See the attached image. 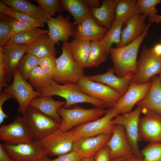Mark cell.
Instances as JSON below:
<instances>
[{"mask_svg": "<svg viewBox=\"0 0 161 161\" xmlns=\"http://www.w3.org/2000/svg\"><path fill=\"white\" fill-rule=\"evenodd\" d=\"M106 111L104 109L97 108L86 109L80 107L71 109L60 107L58 111L62 119L59 129L64 131L70 130L76 126L100 118Z\"/></svg>", "mask_w": 161, "mask_h": 161, "instance_id": "277c9868", "label": "cell"}, {"mask_svg": "<svg viewBox=\"0 0 161 161\" xmlns=\"http://www.w3.org/2000/svg\"><path fill=\"white\" fill-rule=\"evenodd\" d=\"M56 59L53 56L44 57L39 59L38 63V66L52 79L55 71Z\"/></svg>", "mask_w": 161, "mask_h": 161, "instance_id": "ab89813d", "label": "cell"}, {"mask_svg": "<svg viewBox=\"0 0 161 161\" xmlns=\"http://www.w3.org/2000/svg\"><path fill=\"white\" fill-rule=\"evenodd\" d=\"M74 140L72 130L64 131L59 129L38 142L47 156L58 157L72 151Z\"/></svg>", "mask_w": 161, "mask_h": 161, "instance_id": "9c48e42d", "label": "cell"}, {"mask_svg": "<svg viewBox=\"0 0 161 161\" xmlns=\"http://www.w3.org/2000/svg\"><path fill=\"white\" fill-rule=\"evenodd\" d=\"M110 149L106 145L94 156L93 161H110Z\"/></svg>", "mask_w": 161, "mask_h": 161, "instance_id": "f6af8a7d", "label": "cell"}, {"mask_svg": "<svg viewBox=\"0 0 161 161\" xmlns=\"http://www.w3.org/2000/svg\"><path fill=\"white\" fill-rule=\"evenodd\" d=\"M13 98V97L11 94L7 93L3 91L1 92L0 93V124H1L4 121L5 118L8 117L3 110L2 106L4 103L7 100Z\"/></svg>", "mask_w": 161, "mask_h": 161, "instance_id": "7bdbcfd3", "label": "cell"}, {"mask_svg": "<svg viewBox=\"0 0 161 161\" xmlns=\"http://www.w3.org/2000/svg\"><path fill=\"white\" fill-rule=\"evenodd\" d=\"M139 14L137 0H117L115 7L114 21H123L126 22L129 19Z\"/></svg>", "mask_w": 161, "mask_h": 161, "instance_id": "f546056e", "label": "cell"}, {"mask_svg": "<svg viewBox=\"0 0 161 161\" xmlns=\"http://www.w3.org/2000/svg\"><path fill=\"white\" fill-rule=\"evenodd\" d=\"M151 82L146 95L137 105L143 109L152 111L161 116V83L157 76L151 79Z\"/></svg>", "mask_w": 161, "mask_h": 161, "instance_id": "cb8c5ba5", "label": "cell"}, {"mask_svg": "<svg viewBox=\"0 0 161 161\" xmlns=\"http://www.w3.org/2000/svg\"><path fill=\"white\" fill-rule=\"evenodd\" d=\"M161 3V0H137V7L140 14L146 16H151L157 14L156 6Z\"/></svg>", "mask_w": 161, "mask_h": 161, "instance_id": "74e56055", "label": "cell"}, {"mask_svg": "<svg viewBox=\"0 0 161 161\" xmlns=\"http://www.w3.org/2000/svg\"><path fill=\"white\" fill-rule=\"evenodd\" d=\"M13 34V31L7 21L1 20L0 22V47H4Z\"/></svg>", "mask_w": 161, "mask_h": 161, "instance_id": "b9f144b4", "label": "cell"}, {"mask_svg": "<svg viewBox=\"0 0 161 161\" xmlns=\"http://www.w3.org/2000/svg\"><path fill=\"white\" fill-rule=\"evenodd\" d=\"M109 54L100 41H91L86 67L98 66L106 60Z\"/></svg>", "mask_w": 161, "mask_h": 161, "instance_id": "1f68e13d", "label": "cell"}, {"mask_svg": "<svg viewBox=\"0 0 161 161\" xmlns=\"http://www.w3.org/2000/svg\"><path fill=\"white\" fill-rule=\"evenodd\" d=\"M41 93V96H58L64 98L66 104L63 107L68 108L78 103H90L96 108L103 109L105 105L100 101L85 94L76 83H69L60 85L54 80L48 87L35 89Z\"/></svg>", "mask_w": 161, "mask_h": 161, "instance_id": "7a4b0ae2", "label": "cell"}, {"mask_svg": "<svg viewBox=\"0 0 161 161\" xmlns=\"http://www.w3.org/2000/svg\"><path fill=\"white\" fill-rule=\"evenodd\" d=\"M117 1L103 0L99 7L90 8L92 16L107 30L114 21L115 7Z\"/></svg>", "mask_w": 161, "mask_h": 161, "instance_id": "d4e9b609", "label": "cell"}, {"mask_svg": "<svg viewBox=\"0 0 161 161\" xmlns=\"http://www.w3.org/2000/svg\"><path fill=\"white\" fill-rule=\"evenodd\" d=\"M82 158L75 151L72 150L65 154L58 156L52 161H80Z\"/></svg>", "mask_w": 161, "mask_h": 161, "instance_id": "ee69618b", "label": "cell"}, {"mask_svg": "<svg viewBox=\"0 0 161 161\" xmlns=\"http://www.w3.org/2000/svg\"><path fill=\"white\" fill-rule=\"evenodd\" d=\"M0 161H13L0 144Z\"/></svg>", "mask_w": 161, "mask_h": 161, "instance_id": "c3c4849f", "label": "cell"}, {"mask_svg": "<svg viewBox=\"0 0 161 161\" xmlns=\"http://www.w3.org/2000/svg\"><path fill=\"white\" fill-rule=\"evenodd\" d=\"M28 45L7 44L3 47H0L2 49L3 64L7 83H10L13 80L18 65L27 53Z\"/></svg>", "mask_w": 161, "mask_h": 161, "instance_id": "2e32d148", "label": "cell"}, {"mask_svg": "<svg viewBox=\"0 0 161 161\" xmlns=\"http://www.w3.org/2000/svg\"><path fill=\"white\" fill-rule=\"evenodd\" d=\"M151 84V81L140 84L131 83L126 92L112 108L118 115L131 112L134 105L145 96Z\"/></svg>", "mask_w": 161, "mask_h": 161, "instance_id": "5bb4252c", "label": "cell"}, {"mask_svg": "<svg viewBox=\"0 0 161 161\" xmlns=\"http://www.w3.org/2000/svg\"><path fill=\"white\" fill-rule=\"evenodd\" d=\"M154 53L157 55L161 56V43L156 44L152 48Z\"/></svg>", "mask_w": 161, "mask_h": 161, "instance_id": "f907efd6", "label": "cell"}, {"mask_svg": "<svg viewBox=\"0 0 161 161\" xmlns=\"http://www.w3.org/2000/svg\"><path fill=\"white\" fill-rule=\"evenodd\" d=\"M39 58L31 54L26 53L20 61L17 67L22 77L25 80H28L32 69L38 66Z\"/></svg>", "mask_w": 161, "mask_h": 161, "instance_id": "d590c367", "label": "cell"}, {"mask_svg": "<svg viewBox=\"0 0 161 161\" xmlns=\"http://www.w3.org/2000/svg\"><path fill=\"white\" fill-rule=\"evenodd\" d=\"M33 87L24 79L16 69L13 82L3 88V91L12 95L17 101L18 112L22 115L26 111L31 101L40 97L41 93L34 90Z\"/></svg>", "mask_w": 161, "mask_h": 161, "instance_id": "8992f818", "label": "cell"}, {"mask_svg": "<svg viewBox=\"0 0 161 161\" xmlns=\"http://www.w3.org/2000/svg\"><path fill=\"white\" fill-rule=\"evenodd\" d=\"M55 44L49 36L45 34L28 45L27 53L39 58L50 56L55 57Z\"/></svg>", "mask_w": 161, "mask_h": 161, "instance_id": "4316f807", "label": "cell"}, {"mask_svg": "<svg viewBox=\"0 0 161 161\" xmlns=\"http://www.w3.org/2000/svg\"><path fill=\"white\" fill-rule=\"evenodd\" d=\"M121 161H142V158L133 155L124 158Z\"/></svg>", "mask_w": 161, "mask_h": 161, "instance_id": "816d5d0a", "label": "cell"}, {"mask_svg": "<svg viewBox=\"0 0 161 161\" xmlns=\"http://www.w3.org/2000/svg\"><path fill=\"white\" fill-rule=\"evenodd\" d=\"M28 80L35 89L49 86L53 80L39 66L35 67L32 69Z\"/></svg>", "mask_w": 161, "mask_h": 161, "instance_id": "e575fe53", "label": "cell"}, {"mask_svg": "<svg viewBox=\"0 0 161 161\" xmlns=\"http://www.w3.org/2000/svg\"><path fill=\"white\" fill-rule=\"evenodd\" d=\"M148 20L151 24L155 23L157 24H158L161 22V15L156 14L151 16H148Z\"/></svg>", "mask_w": 161, "mask_h": 161, "instance_id": "681fc988", "label": "cell"}, {"mask_svg": "<svg viewBox=\"0 0 161 161\" xmlns=\"http://www.w3.org/2000/svg\"><path fill=\"white\" fill-rule=\"evenodd\" d=\"M145 110V115L139 121L140 137L149 143L161 142V116Z\"/></svg>", "mask_w": 161, "mask_h": 161, "instance_id": "9a60e30c", "label": "cell"}, {"mask_svg": "<svg viewBox=\"0 0 161 161\" xmlns=\"http://www.w3.org/2000/svg\"><path fill=\"white\" fill-rule=\"evenodd\" d=\"M47 24L49 28V37L55 44H59L60 41H68L70 37L74 36L72 25L68 18L62 15L49 19Z\"/></svg>", "mask_w": 161, "mask_h": 161, "instance_id": "d6986e66", "label": "cell"}, {"mask_svg": "<svg viewBox=\"0 0 161 161\" xmlns=\"http://www.w3.org/2000/svg\"><path fill=\"white\" fill-rule=\"evenodd\" d=\"M90 8H97L101 6V1L99 0H83Z\"/></svg>", "mask_w": 161, "mask_h": 161, "instance_id": "7dc6e473", "label": "cell"}, {"mask_svg": "<svg viewBox=\"0 0 161 161\" xmlns=\"http://www.w3.org/2000/svg\"><path fill=\"white\" fill-rule=\"evenodd\" d=\"M6 75L2 62V49L0 47V91H3L4 88L7 85Z\"/></svg>", "mask_w": 161, "mask_h": 161, "instance_id": "bcb514c9", "label": "cell"}, {"mask_svg": "<svg viewBox=\"0 0 161 161\" xmlns=\"http://www.w3.org/2000/svg\"><path fill=\"white\" fill-rule=\"evenodd\" d=\"M5 20L12 28L13 34H17L30 30L33 28L14 18L0 14V20Z\"/></svg>", "mask_w": 161, "mask_h": 161, "instance_id": "60d3db41", "label": "cell"}, {"mask_svg": "<svg viewBox=\"0 0 161 161\" xmlns=\"http://www.w3.org/2000/svg\"><path fill=\"white\" fill-rule=\"evenodd\" d=\"M142 108L139 106L129 112L118 115L112 121L114 125H119L124 128L126 134L133 150L134 155L142 158L138 146L140 138L139 124Z\"/></svg>", "mask_w": 161, "mask_h": 161, "instance_id": "7c38bea8", "label": "cell"}, {"mask_svg": "<svg viewBox=\"0 0 161 161\" xmlns=\"http://www.w3.org/2000/svg\"><path fill=\"white\" fill-rule=\"evenodd\" d=\"M125 158V157L117 158L111 160L110 161H121Z\"/></svg>", "mask_w": 161, "mask_h": 161, "instance_id": "11a10c76", "label": "cell"}, {"mask_svg": "<svg viewBox=\"0 0 161 161\" xmlns=\"http://www.w3.org/2000/svg\"><path fill=\"white\" fill-rule=\"evenodd\" d=\"M62 53L56 59V66L53 80L58 83H77L84 75V69L73 59L68 41H63Z\"/></svg>", "mask_w": 161, "mask_h": 161, "instance_id": "3957f363", "label": "cell"}, {"mask_svg": "<svg viewBox=\"0 0 161 161\" xmlns=\"http://www.w3.org/2000/svg\"><path fill=\"white\" fill-rule=\"evenodd\" d=\"M82 91L103 103L106 107H112L123 95L104 84L92 80L84 75L77 83Z\"/></svg>", "mask_w": 161, "mask_h": 161, "instance_id": "ba28073f", "label": "cell"}, {"mask_svg": "<svg viewBox=\"0 0 161 161\" xmlns=\"http://www.w3.org/2000/svg\"><path fill=\"white\" fill-rule=\"evenodd\" d=\"M32 132L34 141L38 142L59 129L60 123L38 110L28 107L22 115Z\"/></svg>", "mask_w": 161, "mask_h": 161, "instance_id": "52a82bcc", "label": "cell"}, {"mask_svg": "<svg viewBox=\"0 0 161 161\" xmlns=\"http://www.w3.org/2000/svg\"><path fill=\"white\" fill-rule=\"evenodd\" d=\"M60 2L62 8L70 13L77 25L86 16H91L90 8L83 0H61Z\"/></svg>", "mask_w": 161, "mask_h": 161, "instance_id": "f1b7e54d", "label": "cell"}, {"mask_svg": "<svg viewBox=\"0 0 161 161\" xmlns=\"http://www.w3.org/2000/svg\"><path fill=\"white\" fill-rule=\"evenodd\" d=\"M141 153L142 161H161V142L150 143Z\"/></svg>", "mask_w": 161, "mask_h": 161, "instance_id": "8d00e7d4", "label": "cell"}, {"mask_svg": "<svg viewBox=\"0 0 161 161\" xmlns=\"http://www.w3.org/2000/svg\"><path fill=\"white\" fill-rule=\"evenodd\" d=\"M107 145L109 148L111 160L134 155L125 129L121 125H115Z\"/></svg>", "mask_w": 161, "mask_h": 161, "instance_id": "ac0fdd59", "label": "cell"}, {"mask_svg": "<svg viewBox=\"0 0 161 161\" xmlns=\"http://www.w3.org/2000/svg\"><path fill=\"white\" fill-rule=\"evenodd\" d=\"M107 30L99 25L91 16L84 18L78 24L74 32L75 38L90 41H101Z\"/></svg>", "mask_w": 161, "mask_h": 161, "instance_id": "44dd1931", "label": "cell"}, {"mask_svg": "<svg viewBox=\"0 0 161 161\" xmlns=\"http://www.w3.org/2000/svg\"><path fill=\"white\" fill-rule=\"evenodd\" d=\"M40 7L49 18L57 13L61 12V7L58 0H36Z\"/></svg>", "mask_w": 161, "mask_h": 161, "instance_id": "f35d334b", "label": "cell"}, {"mask_svg": "<svg viewBox=\"0 0 161 161\" xmlns=\"http://www.w3.org/2000/svg\"><path fill=\"white\" fill-rule=\"evenodd\" d=\"M125 22L123 21H114L110 28L103 38L100 41L107 51L109 52L112 45L115 44L117 47L121 41L122 27Z\"/></svg>", "mask_w": 161, "mask_h": 161, "instance_id": "836d02e7", "label": "cell"}, {"mask_svg": "<svg viewBox=\"0 0 161 161\" xmlns=\"http://www.w3.org/2000/svg\"><path fill=\"white\" fill-rule=\"evenodd\" d=\"M147 17L144 15L139 14L128 20L122 31L120 43L117 47L126 45L139 37L146 28L145 21Z\"/></svg>", "mask_w": 161, "mask_h": 161, "instance_id": "7402d4cb", "label": "cell"}, {"mask_svg": "<svg viewBox=\"0 0 161 161\" xmlns=\"http://www.w3.org/2000/svg\"><path fill=\"white\" fill-rule=\"evenodd\" d=\"M113 67L106 72L87 77L93 81L105 84L118 92L123 95L126 92L132 80L134 74L130 73L123 77L116 75Z\"/></svg>", "mask_w": 161, "mask_h": 161, "instance_id": "ffe728a7", "label": "cell"}, {"mask_svg": "<svg viewBox=\"0 0 161 161\" xmlns=\"http://www.w3.org/2000/svg\"><path fill=\"white\" fill-rule=\"evenodd\" d=\"M6 5L47 24L49 18L40 7L25 0H1Z\"/></svg>", "mask_w": 161, "mask_h": 161, "instance_id": "484cf974", "label": "cell"}, {"mask_svg": "<svg viewBox=\"0 0 161 161\" xmlns=\"http://www.w3.org/2000/svg\"><path fill=\"white\" fill-rule=\"evenodd\" d=\"M161 72V56L155 54L152 47L144 45L137 61V70L131 83L138 84L146 83Z\"/></svg>", "mask_w": 161, "mask_h": 161, "instance_id": "5b68a950", "label": "cell"}, {"mask_svg": "<svg viewBox=\"0 0 161 161\" xmlns=\"http://www.w3.org/2000/svg\"><path fill=\"white\" fill-rule=\"evenodd\" d=\"M0 140L4 143L11 145L34 140L32 130L22 116H18L11 123L0 127Z\"/></svg>", "mask_w": 161, "mask_h": 161, "instance_id": "30bf717a", "label": "cell"}, {"mask_svg": "<svg viewBox=\"0 0 161 161\" xmlns=\"http://www.w3.org/2000/svg\"><path fill=\"white\" fill-rule=\"evenodd\" d=\"M118 115L113 108H109L100 118L78 125L72 130L75 140L101 134H112L115 125L112 124V121Z\"/></svg>", "mask_w": 161, "mask_h": 161, "instance_id": "8fae6325", "label": "cell"}, {"mask_svg": "<svg viewBox=\"0 0 161 161\" xmlns=\"http://www.w3.org/2000/svg\"><path fill=\"white\" fill-rule=\"evenodd\" d=\"M91 42L75 38L69 43V49L73 59L83 69L86 67Z\"/></svg>", "mask_w": 161, "mask_h": 161, "instance_id": "83f0119b", "label": "cell"}, {"mask_svg": "<svg viewBox=\"0 0 161 161\" xmlns=\"http://www.w3.org/2000/svg\"><path fill=\"white\" fill-rule=\"evenodd\" d=\"M49 32L48 30L35 28L13 34L7 44L17 45L29 44L41 36L48 33Z\"/></svg>", "mask_w": 161, "mask_h": 161, "instance_id": "d6a6232c", "label": "cell"}, {"mask_svg": "<svg viewBox=\"0 0 161 161\" xmlns=\"http://www.w3.org/2000/svg\"><path fill=\"white\" fill-rule=\"evenodd\" d=\"M0 14L13 18L16 20L33 28L44 27V23L41 21L28 16L8 6L0 0Z\"/></svg>", "mask_w": 161, "mask_h": 161, "instance_id": "4dcf8cb0", "label": "cell"}, {"mask_svg": "<svg viewBox=\"0 0 161 161\" xmlns=\"http://www.w3.org/2000/svg\"><path fill=\"white\" fill-rule=\"evenodd\" d=\"M149 22L143 34L138 38L125 46L111 47L109 51L116 75L120 78L131 73L135 74L137 70V57L141 44L147 36L151 24Z\"/></svg>", "mask_w": 161, "mask_h": 161, "instance_id": "6da1fadb", "label": "cell"}, {"mask_svg": "<svg viewBox=\"0 0 161 161\" xmlns=\"http://www.w3.org/2000/svg\"><path fill=\"white\" fill-rule=\"evenodd\" d=\"M65 101L55 100L52 96H40L33 99L29 106L34 108L61 123L62 119L58 112V109L64 106Z\"/></svg>", "mask_w": 161, "mask_h": 161, "instance_id": "603a6c76", "label": "cell"}, {"mask_svg": "<svg viewBox=\"0 0 161 161\" xmlns=\"http://www.w3.org/2000/svg\"><path fill=\"white\" fill-rule=\"evenodd\" d=\"M112 134H103L91 137L81 138L75 140L73 150L82 158L94 156L105 147Z\"/></svg>", "mask_w": 161, "mask_h": 161, "instance_id": "e0dca14e", "label": "cell"}, {"mask_svg": "<svg viewBox=\"0 0 161 161\" xmlns=\"http://www.w3.org/2000/svg\"><path fill=\"white\" fill-rule=\"evenodd\" d=\"M159 78L161 83V72L159 74V76H158Z\"/></svg>", "mask_w": 161, "mask_h": 161, "instance_id": "9f6ffc18", "label": "cell"}, {"mask_svg": "<svg viewBox=\"0 0 161 161\" xmlns=\"http://www.w3.org/2000/svg\"><path fill=\"white\" fill-rule=\"evenodd\" d=\"M52 160L48 157V156H46L43 157L38 161H52Z\"/></svg>", "mask_w": 161, "mask_h": 161, "instance_id": "db71d44e", "label": "cell"}, {"mask_svg": "<svg viewBox=\"0 0 161 161\" xmlns=\"http://www.w3.org/2000/svg\"><path fill=\"white\" fill-rule=\"evenodd\" d=\"M94 156L82 158L80 161H93Z\"/></svg>", "mask_w": 161, "mask_h": 161, "instance_id": "f5cc1de1", "label": "cell"}, {"mask_svg": "<svg viewBox=\"0 0 161 161\" xmlns=\"http://www.w3.org/2000/svg\"><path fill=\"white\" fill-rule=\"evenodd\" d=\"M0 144L13 161H38L47 156L39 143L34 140L16 145Z\"/></svg>", "mask_w": 161, "mask_h": 161, "instance_id": "4fadbf2b", "label": "cell"}]
</instances>
